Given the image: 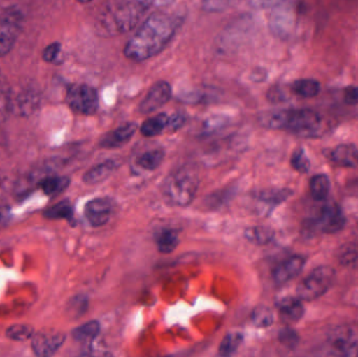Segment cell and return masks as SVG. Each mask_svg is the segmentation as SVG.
<instances>
[{
	"instance_id": "22",
	"label": "cell",
	"mask_w": 358,
	"mask_h": 357,
	"mask_svg": "<svg viewBox=\"0 0 358 357\" xmlns=\"http://www.w3.org/2000/svg\"><path fill=\"white\" fill-rule=\"evenodd\" d=\"M275 231L265 226H252L244 232L246 240L256 245H267L275 239Z\"/></svg>"
},
{
	"instance_id": "6",
	"label": "cell",
	"mask_w": 358,
	"mask_h": 357,
	"mask_svg": "<svg viewBox=\"0 0 358 357\" xmlns=\"http://www.w3.org/2000/svg\"><path fill=\"white\" fill-rule=\"evenodd\" d=\"M326 354L358 356V324H343L334 327L326 339Z\"/></svg>"
},
{
	"instance_id": "16",
	"label": "cell",
	"mask_w": 358,
	"mask_h": 357,
	"mask_svg": "<svg viewBox=\"0 0 358 357\" xmlns=\"http://www.w3.org/2000/svg\"><path fill=\"white\" fill-rule=\"evenodd\" d=\"M281 320L286 324H294L303 318L305 314L304 305L300 298L284 297L275 303Z\"/></svg>"
},
{
	"instance_id": "30",
	"label": "cell",
	"mask_w": 358,
	"mask_h": 357,
	"mask_svg": "<svg viewBox=\"0 0 358 357\" xmlns=\"http://www.w3.org/2000/svg\"><path fill=\"white\" fill-rule=\"evenodd\" d=\"M244 337L240 333H231L225 335L219 346V354L222 356H233L243 343Z\"/></svg>"
},
{
	"instance_id": "35",
	"label": "cell",
	"mask_w": 358,
	"mask_h": 357,
	"mask_svg": "<svg viewBox=\"0 0 358 357\" xmlns=\"http://www.w3.org/2000/svg\"><path fill=\"white\" fill-rule=\"evenodd\" d=\"M278 337H279L280 343L290 350L296 349L298 347L299 343H300V337H299L298 333L294 329L289 328V327L281 329L279 331Z\"/></svg>"
},
{
	"instance_id": "23",
	"label": "cell",
	"mask_w": 358,
	"mask_h": 357,
	"mask_svg": "<svg viewBox=\"0 0 358 357\" xmlns=\"http://www.w3.org/2000/svg\"><path fill=\"white\" fill-rule=\"evenodd\" d=\"M155 243L162 254L172 253L179 245L178 233L171 228L159 231L155 234Z\"/></svg>"
},
{
	"instance_id": "18",
	"label": "cell",
	"mask_w": 358,
	"mask_h": 357,
	"mask_svg": "<svg viewBox=\"0 0 358 357\" xmlns=\"http://www.w3.org/2000/svg\"><path fill=\"white\" fill-rule=\"evenodd\" d=\"M331 159L342 167H358V148L353 144L338 145L331 153Z\"/></svg>"
},
{
	"instance_id": "39",
	"label": "cell",
	"mask_w": 358,
	"mask_h": 357,
	"mask_svg": "<svg viewBox=\"0 0 358 357\" xmlns=\"http://www.w3.org/2000/svg\"><path fill=\"white\" fill-rule=\"evenodd\" d=\"M204 1H206V3L210 6V8H221L223 6H225V4L229 3L231 0H204Z\"/></svg>"
},
{
	"instance_id": "27",
	"label": "cell",
	"mask_w": 358,
	"mask_h": 357,
	"mask_svg": "<svg viewBox=\"0 0 358 357\" xmlns=\"http://www.w3.org/2000/svg\"><path fill=\"white\" fill-rule=\"evenodd\" d=\"M100 330V323L98 321H90V322L73 329V337L80 343H90L98 337Z\"/></svg>"
},
{
	"instance_id": "26",
	"label": "cell",
	"mask_w": 358,
	"mask_h": 357,
	"mask_svg": "<svg viewBox=\"0 0 358 357\" xmlns=\"http://www.w3.org/2000/svg\"><path fill=\"white\" fill-rule=\"evenodd\" d=\"M10 98L12 89L8 85L6 75L0 71V123H3L8 119L10 110Z\"/></svg>"
},
{
	"instance_id": "9",
	"label": "cell",
	"mask_w": 358,
	"mask_h": 357,
	"mask_svg": "<svg viewBox=\"0 0 358 357\" xmlns=\"http://www.w3.org/2000/svg\"><path fill=\"white\" fill-rule=\"evenodd\" d=\"M41 100V94L37 86L31 83L23 84L16 92L12 90L10 110L20 117L33 115Z\"/></svg>"
},
{
	"instance_id": "31",
	"label": "cell",
	"mask_w": 358,
	"mask_h": 357,
	"mask_svg": "<svg viewBox=\"0 0 358 357\" xmlns=\"http://www.w3.org/2000/svg\"><path fill=\"white\" fill-rule=\"evenodd\" d=\"M250 320H252V324L258 328H267L273 324L275 316H273L271 308L266 307V306H258L252 310Z\"/></svg>"
},
{
	"instance_id": "1",
	"label": "cell",
	"mask_w": 358,
	"mask_h": 357,
	"mask_svg": "<svg viewBox=\"0 0 358 357\" xmlns=\"http://www.w3.org/2000/svg\"><path fill=\"white\" fill-rule=\"evenodd\" d=\"M179 23L168 13L151 14L126 44L124 54L130 60L144 61L157 56L171 41Z\"/></svg>"
},
{
	"instance_id": "7",
	"label": "cell",
	"mask_w": 358,
	"mask_h": 357,
	"mask_svg": "<svg viewBox=\"0 0 358 357\" xmlns=\"http://www.w3.org/2000/svg\"><path fill=\"white\" fill-rule=\"evenodd\" d=\"M22 13L16 8H8L0 15V57L6 56L14 48L23 29Z\"/></svg>"
},
{
	"instance_id": "8",
	"label": "cell",
	"mask_w": 358,
	"mask_h": 357,
	"mask_svg": "<svg viewBox=\"0 0 358 357\" xmlns=\"http://www.w3.org/2000/svg\"><path fill=\"white\" fill-rule=\"evenodd\" d=\"M66 101L69 107L80 115H92L99 108L98 92L85 84L71 86L67 92Z\"/></svg>"
},
{
	"instance_id": "24",
	"label": "cell",
	"mask_w": 358,
	"mask_h": 357,
	"mask_svg": "<svg viewBox=\"0 0 358 357\" xmlns=\"http://www.w3.org/2000/svg\"><path fill=\"white\" fill-rule=\"evenodd\" d=\"M336 258L345 268H358V240L342 245L336 253Z\"/></svg>"
},
{
	"instance_id": "21",
	"label": "cell",
	"mask_w": 358,
	"mask_h": 357,
	"mask_svg": "<svg viewBox=\"0 0 358 357\" xmlns=\"http://www.w3.org/2000/svg\"><path fill=\"white\" fill-rule=\"evenodd\" d=\"M168 123H169V115L166 113H159L143 123L141 126V133L146 138L159 136L168 129Z\"/></svg>"
},
{
	"instance_id": "25",
	"label": "cell",
	"mask_w": 358,
	"mask_h": 357,
	"mask_svg": "<svg viewBox=\"0 0 358 357\" xmlns=\"http://www.w3.org/2000/svg\"><path fill=\"white\" fill-rule=\"evenodd\" d=\"M310 194L313 199L323 201L327 198L331 189L329 177L325 174H317L310 180Z\"/></svg>"
},
{
	"instance_id": "37",
	"label": "cell",
	"mask_w": 358,
	"mask_h": 357,
	"mask_svg": "<svg viewBox=\"0 0 358 357\" xmlns=\"http://www.w3.org/2000/svg\"><path fill=\"white\" fill-rule=\"evenodd\" d=\"M185 115H180V113H174V115L169 117L167 130L172 132L176 131V130L180 129L185 125Z\"/></svg>"
},
{
	"instance_id": "28",
	"label": "cell",
	"mask_w": 358,
	"mask_h": 357,
	"mask_svg": "<svg viewBox=\"0 0 358 357\" xmlns=\"http://www.w3.org/2000/svg\"><path fill=\"white\" fill-rule=\"evenodd\" d=\"M292 90L302 98H315L320 94L321 85L317 80L302 79L292 83Z\"/></svg>"
},
{
	"instance_id": "11",
	"label": "cell",
	"mask_w": 358,
	"mask_h": 357,
	"mask_svg": "<svg viewBox=\"0 0 358 357\" xmlns=\"http://www.w3.org/2000/svg\"><path fill=\"white\" fill-rule=\"evenodd\" d=\"M172 96L171 85L167 82L161 81L155 83L149 90L147 96L138 107V110L143 115H149L162 108L169 102Z\"/></svg>"
},
{
	"instance_id": "12",
	"label": "cell",
	"mask_w": 358,
	"mask_h": 357,
	"mask_svg": "<svg viewBox=\"0 0 358 357\" xmlns=\"http://www.w3.org/2000/svg\"><path fill=\"white\" fill-rule=\"evenodd\" d=\"M65 335L57 331H40L34 333L31 347L39 356H50L56 354L64 344Z\"/></svg>"
},
{
	"instance_id": "17",
	"label": "cell",
	"mask_w": 358,
	"mask_h": 357,
	"mask_svg": "<svg viewBox=\"0 0 358 357\" xmlns=\"http://www.w3.org/2000/svg\"><path fill=\"white\" fill-rule=\"evenodd\" d=\"M119 167L120 161L115 159H107L88 170L84 174L83 182L88 184H100L107 180Z\"/></svg>"
},
{
	"instance_id": "41",
	"label": "cell",
	"mask_w": 358,
	"mask_h": 357,
	"mask_svg": "<svg viewBox=\"0 0 358 357\" xmlns=\"http://www.w3.org/2000/svg\"><path fill=\"white\" fill-rule=\"evenodd\" d=\"M78 1L81 2V3H87V2H90L92 0H78Z\"/></svg>"
},
{
	"instance_id": "29",
	"label": "cell",
	"mask_w": 358,
	"mask_h": 357,
	"mask_svg": "<svg viewBox=\"0 0 358 357\" xmlns=\"http://www.w3.org/2000/svg\"><path fill=\"white\" fill-rule=\"evenodd\" d=\"M71 180L65 176H52L41 182V189L48 196H57L69 188Z\"/></svg>"
},
{
	"instance_id": "3",
	"label": "cell",
	"mask_w": 358,
	"mask_h": 357,
	"mask_svg": "<svg viewBox=\"0 0 358 357\" xmlns=\"http://www.w3.org/2000/svg\"><path fill=\"white\" fill-rule=\"evenodd\" d=\"M259 123L268 129L286 130L303 138H317L323 131L321 115L310 109H282L265 111Z\"/></svg>"
},
{
	"instance_id": "36",
	"label": "cell",
	"mask_w": 358,
	"mask_h": 357,
	"mask_svg": "<svg viewBox=\"0 0 358 357\" xmlns=\"http://www.w3.org/2000/svg\"><path fill=\"white\" fill-rule=\"evenodd\" d=\"M60 52L61 44L58 43V42H55V43L50 44V45L43 50L42 57H43L46 62H54V61L57 60V58H58Z\"/></svg>"
},
{
	"instance_id": "15",
	"label": "cell",
	"mask_w": 358,
	"mask_h": 357,
	"mask_svg": "<svg viewBox=\"0 0 358 357\" xmlns=\"http://www.w3.org/2000/svg\"><path fill=\"white\" fill-rule=\"evenodd\" d=\"M138 124L136 123H126L124 125L120 126L117 129L108 132L101 138L100 145L101 148L105 149H117L120 147L124 146L127 144L138 130Z\"/></svg>"
},
{
	"instance_id": "33",
	"label": "cell",
	"mask_w": 358,
	"mask_h": 357,
	"mask_svg": "<svg viewBox=\"0 0 358 357\" xmlns=\"http://www.w3.org/2000/svg\"><path fill=\"white\" fill-rule=\"evenodd\" d=\"M290 163H292V167L299 173L305 174L310 170V161H309L308 156H307L306 152L303 148H298L294 150Z\"/></svg>"
},
{
	"instance_id": "32",
	"label": "cell",
	"mask_w": 358,
	"mask_h": 357,
	"mask_svg": "<svg viewBox=\"0 0 358 357\" xmlns=\"http://www.w3.org/2000/svg\"><path fill=\"white\" fill-rule=\"evenodd\" d=\"M44 216L50 219H71L73 216V205L69 201H61L58 205L46 210Z\"/></svg>"
},
{
	"instance_id": "40",
	"label": "cell",
	"mask_w": 358,
	"mask_h": 357,
	"mask_svg": "<svg viewBox=\"0 0 358 357\" xmlns=\"http://www.w3.org/2000/svg\"><path fill=\"white\" fill-rule=\"evenodd\" d=\"M152 4V6H165V4L169 3L171 0H149Z\"/></svg>"
},
{
	"instance_id": "34",
	"label": "cell",
	"mask_w": 358,
	"mask_h": 357,
	"mask_svg": "<svg viewBox=\"0 0 358 357\" xmlns=\"http://www.w3.org/2000/svg\"><path fill=\"white\" fill-rule=\"evenodd\" d=\"M34 333L33 327L29 325H14L6 330V337L13 341L23 342L31 339Z\"/></svg>"
},
{
	"instance_id": "38",
	"label": "cell",
	"mask_w": 358,
	"mask_h": 357,
	"mask_svg": "<svg viewBox=\"0 0 358 357\" xmlns=\"http://www.w3.org/2000/svg\"><path fill=\"white\" fill-rule=\"evenodd\" d=\"M344 100L348 105H358V86H349L345 89Z\"/></svg>"
},
{
	"instance_id": "5",
	"label": "cell",
	"mask_w": 358,
	"mask_h": 357,
	"mask_svg": "<svg viewBox=\"0 0 358 357\" xmlns=\"http://www.w3.org/2000/svg\"><path fill=\"white\" fill-rule=\"evenodd\" d=\"M336 270L328 265L315 268L296 287V295L303 301H313L325 295L336 281Z\"/></svg>"
},
{
	"instance_id": "19",
	"label": "cell",
	"mask_w": 358,
	"mask_h": 357,
	"mask_svg": "<svg viewBox=\"0 0 358 357\" xmlns=\"http://www.w3.org/2000/svg\"><path fill=\"white\" fill-rule=\"evenodd\" d=\"M292 194L294 192L290 189H271L257 193L256 199L269 209H273L287 201Z\"/></svg>"
},
{
	"instance_id": "2",
	"label": "cell",
	"mask_w": 358,
	"mask_h": 357,
	"mask_svg": "<svg viewBox=\"0 0 358 357\" xmlns=\"http://www.w3.org/2000/svg\"><path fill=\"white\" fill-rule=\"evenodd\" d=\"M150 8L149 0H108L96 16V31L102 36L126 33L138 25Z\"/></svg>"
},
{
	"instance_id": "13",
	"label": "cell",
	"mask_w": 358,
	"mask_h": 357,
	"mask_svg": "<svg viewBox=\"0 0 358 357\" xmlns=\"http://www.w3.org/2000/svg\"><path fill=\"white\" fill-rule=\"evenodd\" d=\"M113 201L105 197L88 201L85 207V216L90 226L100 228L110 220L113 215Z\"/></svg>"
},
{
	"instance_id": "10",
	"label": "cell",
	"mask_w": 358,
	"mask_h": 357,
	"mask_svg": "<svg viewBox=\"0 0 358 357\" xmlns=\"http://www.w3.org/2000/svg\"><path fill=\"white\" fill-rule=\"evenodd\" d=\"M311 226L326 234H334L345 228L346 217L340 205L334 203H326L320 210L317 217L311 220Z\"/></svg>"
},
{
	"instance_id": "4",
	"label": "cell",
	"mask_w": 358,
	"mask_h": 357,
	"mask_svg": "<svg viewBox=\"0 0 358 357\" xmlns=\"http://www.w3.org/2000/svg\"><path fill=\"white\" fill-rule=\"evenodd\" d=\"M200 178L197 168L183 165L170 172L163 184V195L166 201L174 207H187L193 203Z\"/></svg>"
},
{
	"instance_id": "20",
	"label": "cell",
	"mask_w": 358,
	"mask_h": 357,
	"mask_svg": "<svg viewBox=\"0 0 358 357\" xmlns=\"http://www.w3.org/2000/svg\"><path fill=\"white\" fill-rule=\"evenodd\" d=\"M164 159H165V151L163 149H150L145 151L136 159V166L144 171H155L163 163Z\"/></svg>"
},
{
	"instance_id": "14",
	"label": "cell",
	"mask_w": 358,
	"mask_h": 357,
	"mask_svg": "<svg viewBox=\"0 0 358 357\" xmlns=\"http://www.w3.org/2000/svg\"><path fill=\"white\" fill-rule=\"evenodd\" d=\"M306 264L304 256L294 255L284 260L273 270V278L278 284H285L296 278Z\"/></svg>"
}]
</instances>
